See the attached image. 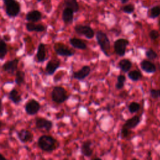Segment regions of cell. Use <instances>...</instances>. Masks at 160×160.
<instances>
[{
    "label": "cell",
    "instance_id": "6da1fadb",
    "mask_svg": "<svg viewBox=\"0 0 160 160\" xmlns=\"http://www.w3.org/2000/svg\"><path fill=\"white\" fill-rule=\"evenodd\" d=\"M58 141L49 135H42L38 140V146L42 151L51 152L58 146Z\"/></svg>",
    "mask_w": 160,
    "mask_h": 160
},
{
    "label": "cell",
    "instance_id": "7a4b0ae2",
    "mask_svg": "<svg viewBox=\"0 0 160 160\" xmlns=\"http://www.w3.org/2000/svg\"><path fill=\"white\" fill-rule=\"evenodd\" d=\"M96 39L101 50L107 57L109 56L108 51L110 48V41L108 35L102 31H98L95 34Z\"/></svg>",
    "mask_w": 160,
    "mask_h": 160
},
{
    "label": "cell",
    "instance_id": "3957f363",
    "mask_svg": "<svg viewBox=\"0 0 160 160\" xmlns=\"http://www.w3.org/2000/svg\"><path fill=\"white\" fill-rule=\"evenodd\" d=\"M5 6V12L9 18H15L20 12L21 6L16 0H2Z\"/></svg>",
    "mask_w": 160,
    "mask_h": 160
},
{
    "label": "cell",
    "instance_id": "277c9868",
    "mask_svg": "<svg viewBox=\"0 0 160 160\" xmlns=\"http://www.w3.org/2000/svg\"><path fill=\"white\" fill-rule=\"evenodd\" d=\"M51 96L52 101L58 104L63 103L69 98L66 89L61 86H55L51 91Z\"/></svg>",
    "mask_w": 160,
    "mask_h": 160
},
{
    "label": "cell",
    "instance_id": "5b68a950",
    "mask_svg": "<svg viewBox=\"0 0 160 160\" xmlns=\"http://www.w3.org/2000/svg\"><path fill=\"white\" fill-rule=\"evenodd\" d=\"M129 44L127 39L119 38L114 42V51L115 53L119 56L122 57L125 55L126 48Z\"/></svg>",
    "mask_w": 160,
    "mask_h": 160
},
{
    "label": "cell",
    "instance_id": "8992f818",
    "mask_svg": "<svg viewBox=\"0 0 160 160\" xmlns=\"http://www.w3.org/2000/svg\"><path fill=\"white\" fill-rule=\"evenodd\" d=\"M74 31L79 36H84L88 39H92L95 35L94 30L88 25L77 24L74 28Z\"/></svg>",
    "mask_w": 160,
    "mask_h": 160
},
{
    "label": "cell",
    "instance_id": "52a82bcc",
    "mask_svg": "<svg viewBox=\"0 0 160 160\" xmlns=\"http://www.w3.org/2000/svg\"><path fill=\"white\" fill-rule=\"evenodd\" d=\"M55 52L61 56L71 57L74 54V51H72L71 49L68 48L62 42H56L53 46Z\"/></svg>",
    "mask_w": 160,
    "mask_h": 160
},
{
    "label": "cell",
    "instance_id": "ba28073f",
    "mask_svg": "<svg viewBox=\"0 0 160 160\" xmlns=\"http://www.w3.org/2000/svg\"><path fill=\"white\" fill-rule=\"evenodd\" d=\"M41 105L39 102L34 99H29L24 106V110L27 114L33 116L36 114L40 110Z\"/></svg>",
    "mask_w": 160,
    "mask_h": 160
},
{
    "label": "cell",
    "instance_id": "9c48e42d",
    "mask_svg": "<svg viewBox=\"0 0 160 160\" xmlns=\"http://www.w3.org/2000/svg\"><path fill=\"white\" fill-rule=\"evenodd\" d=\"M35 126L38 129H45L48 131L52 129L53 123L51 121L46 118L38 117L35 119Z\"/></svg>",
    "mask_w": 160,
    "mask_h": 160
},
{
    "label": "cell",
    "instance_id": "30bf717a",
    "mask_svg": "<svg viewBox=\"0 0 160 160\" xmlns=\"http://www.w3.org/2000/svg\"><path fill=\"white\" fill-rule=\"evenodd\" d=\"M19 62V61L18 58L8 61L2 65V69L8 74H13L18 69Z\"/></svg>",
    "mask_w": 160,
    "mask_h": 160
},
{
    "label": "cell",
    "instance_id": "8fae6325",
    "mask_svg": "<svg viewBox=\"0 0 160 160\" xmlns=\"http://www.w3.org/2000/svg\"><path fill=\"white\" fill-rule=\"evenodd\" d=\"M91 71V68L89 66H84L78 71H74L72 73V77L74 79L79 81H82L87 78Z\"/></svg>",
    "mask_w": 160,
    "mask_h": 160
},
{
    "label": "cell",
    "instance_id": "7c38bea8",
    "mask_svg": "<svg viewBox=\"0 0 160 160\" xmlns=\"http://www.w3.org/2000/svg\"><path fill=\"white\" fill-rule=\"evenodd\" d=\"M61 61L58 59L49 60L45 68V74L46 75H53L56 71L60 67Z\"/></svg>",
    "mask_w": 160,
    "mask_h": 160
},
{
    "label": "cell",
    "instance_id": "4fadbf2b",
    "mask_svg": "<svg viewBox=\"0 0 160 160\" xmlns=\"http://www.w3.org/2000/svg\"><path fill=\"white\" fill-rule=\"evenodd\" d=\"M17 136L19 140L22 142H31L33 139V134L28 129H21L17 132Z\"/></svg>",
    "mask_w": 160,
    "mask_h": 160
},
{
    "label": "cell",
    "instance_id": "5bb4252c",
    "mask_svg": "<svg viewBox=\"0 0 160 160\" xmlns=\"http://www.w3.org/2000/svg\"><path fill=\"white\" fill-rule=\"evenodd\" d=\"M92 142L90 140H87L83 142L81 146V153L86 158H90L92 156L93 150L91 148Z\"/></svg>",
    "mask_w": 160,
    "mask_h": 160
},
{
    "label": "cell",
    "instance_id": "9a60e30c",
    "mask_svg": "<svg viewBox=\"0 0 160 160\" xmlns=\"http://www.w3.org/2000/svg\"><path fill=\"white\" fill-rule=\"evenodd\" d=\"M141 69L147 73H154L156 71V66L151 61L146 59H143L140 62Z\"/></svg>",
    "mask_w": 160,
    "mask_h": 160
},
{
    "label": "cell",
    "instance_id": "2e32d148",
    "mask_svg": "<svg viewBox=\"0 0 160 160\" xmlns=\"http://www.w3.org/2000/svg\"><path fill=\"white\" fill-rule=\"evenodd\" d=\"M74 11L69 8L66 7L62 11V19L64 24H71L73 21L74 18Z\"/></svg>",
    "mask_w": 160,
    "mask_h": 160
},
{
    "label": "cell",
    "instance_id": "e0dca14e",
    "mask_svg": "<svg viewBox=\"0 0 160 160\" xmlns=\"http://www.w3.org/2000/svg\"><path fill=\"white\" fill-rule=\"evenodd\" d=\"M42 18V14L38 10H32L29 11L26 14V20L28 22H36Z\"/></svg>",
    "mask_w": 160,
    "mask_h": 160
},
{
    "label": "cell",
    "instance_id": "ac0fdd59",
    "mask_svg": "<svg viewBox=\"0 0 160 160\" xmlns=\"http://www.w3.org/2000/svg\"><path fill=\"white\" fill-rule=\"evenodd\" d=\"M141 122V118L139 116H134L132 118L127 119L122 127L128 129H132L138 126Z\"/></svg>",
    "mask_w": 160,
    "mask_h": 160
},
{
    "label": "cell",
    "instance_id": "d6986e66",
    "mask_svg": "<svg viewBox=\"0 0 160 160\" xmlns=\"http://www.w3.org/2000/svg\"><path fill=\"white\" fill-rule=\"evenodd\" d=\"M36 58L38 62H43L46 59V45L44 43L39 44L36 53Z\"/></svg>",
    "mask_w": 160,
    "mask_h": 160
},
{
    "label": "cell",
    "instance_id": "ffe728a7",
    "mask_svg": "<svg viewBox=\"0 0 160 160\" xmlns=\"http://www.w3.org/2000/svg\"><path fill=\"white\" fill-rule=\"evenodd\" d=\"M26 29L29 32H43L46 29V26L42 24H36L34 22H29L26 24Z\"/></svg>",
    "mask_w": 160,
    "mask_h": 160
},
{
    "label": "cell",
    "instance_id": "44dd1931",
    "mask_svg": "<svg viewBox=\"0 0 160 160\" xmlns=\"http://www.w3.org/2000/svg\"><path fill=\"white\" fill-rule=\"evenodd\" d=\"M69 44L74 48L78 49H86L87 48V45L84 41L82 39L76 38H71L69 39Z\"/></svg>",
    "mask_w": 160,
    "mask_h": 160
},
{
    "label": "cell",
    "instance_id": "7402d4cb",
    "mask_svg": "<svg viewBox=\"0 0 160 160\" xmlns=\"http://www.w3.org/2000/svg\"><path fill=\"white\" fill-rule=\"evenodd\" d=\"M8 98L15 104H18L22 101L21 95L15 88H13L10 91L8 94Z\"/></svg>",
    "mask_w": 160,
    "mask_h": 160
},
{
    "label": "cell",
    "instance_id": "603a6c76",
    "mask_svg": "<svg viewBox=\"0 0 160 160\" xmlns=\"http://www.w3.org/2000/svg\"><path fill=\"white\" fill-rule=\"evenodd\" d=\"M118 67L122 72H128L132 67V62L127 58L122 59L118 62Z\"/></svg>",
    "mask_w": 160,
    "mask_h": 160
},
{
    "label": "cell",
    "instance_id": "cb8c5ba5",
    "mask_svg": "<svg viewBox=\"0 0 160 160\" xmlns=\"http://www.w3.org/2000/svg\"><path fill=\"white\" fill-rule=\"evenodd\" d=\"M25 72L21 70H18L15 74V83L17 85H21L24 82Z\"/></svg>",
    "mask_w": 160,
    "mask_h": 160
},
{
    "label": "cell",
    "instance_id": "d4e9b609",
    "mask_svg": "<svg viewBox=\"0 0 160 160\" xmlns=\"http://www.w3.org/2000/svg\"><path fill=\"white\" fill-rule=\"evenodd\" d=\"M64 4L66 7L69 8L76 12L79 9V6L77 0H64Z\"/></svg>",
    "mask_w": 160,
    "mask_h": 160
},
{
    "label": "cell",
    "instance_id": "484cf974",
    "mask_svg": "<svg viewBox=\"0 0 160 160\" xmlns=\"http://www.w3.org/2000/svg\"><path fill=\"white\" fill-rule=\"evenodd\" d=\"M128 77L132 81H138L142 78V74L141 72L138 70H132L128 72Z\"/></svg>",
    "mask_w": 160,
    "mask_h": 160
},
{
    "label": "cell",
    "instance_id": "4316f807",
    "mask_svg": "<svg viewBox=\"0 0 160 160\" xmlns=\"http://www.w3.org/2000/svg\"><path fill=\"white\" fill-rule=\"evenodd\" d=\"M8 53V46L6 41L1 39L0 41V59L3 60Z\"/></svg>",
    "mask_w": 160,
    "mask_h": 160
},
{
    "label": "cell",
    "instance_id": "83f0119b",
    "mask_svg": "<svg viewBox=\"0 0 160 160\" xmlns=\"http://www.w3.org/2000/svg\"><path fill=\"white\" fill-rule=\"evenodd\" d=\"M140 109V104L136 102H131L128 105V111L130 113L133 114L138 112Z\"/></svg>",
    "mask_w": 160,
    "mask_h": 160
},
{
    "label": "cell",
    "instance_id": "f1b7e54d",
    "mask_svg": "<svg viewBox=\"0 0 160 160\" xmlns=\"http://www.w3.org/2000/svg\"><path fill=\"white\" fill-rule=\"evenodd\" d=\"M160 15V6H155L152 7L150 10V18H156Z\"/></svg>",
    "mask_w": 160,
    "mask_h": 160
},
{
    "label": "cell",
    "instance_id": "f546056e",
    "mask_svg": "<svg viewBox=\"0 0 160 160\" xmlns=\"http://www.w3.org/2000/svg\"><path fill=\"white\" fill-rule=\"evenodd\" d=\"M146 57L149 60H154L158 58V54L151 48L148 49L145 52Z\"/></svg>",
    "mask_w": 160,
    "mask_h": 160
},
{
    "label": "cell",
    "instance_id": "4dcf8cb0",
    "mask_svg": "<svg viewBox=\"0 0 160 160\" xmlns=\"http://www.w3.org/2000/svg\"><path fill=\"white\" fill-rule=\"evenodd\" d=\"M122 11L125 13L131 14L134 11V6L131 4L125 5L122 8Z\"/></svg>",
    "mask_w": 160,
    "mask_h": 160
},
{
    "label": "cell",
    "instance_id": "1f68e13d",
    "mask_svg": "<svg viewBox=\"0 0 160 160\" xmlns=\"http://www.w3.org/2000/svg\"><path fill=\"white\" fill-rule=\"evenodd\" d=\"M149 94L151 98L152 99H158L160 98V89H151L149 91Z\"/></svg>",
    "mask_w": 160,
    "mask_h": 160
},
{
    "label": "cell",
    "instance_id": "d6a6232c",
    "mask_svg": "<svg viewBox=\"0 0 160 160\" xmlns=\"http://www.w3.org/2000/svg\"><path fill=\"white\" fill-rule=\"evenodd\" d=\"M149 38H151V40H155V39H158L159 37L160 34H159V33L158 32V31H156L155 29H153V30H151L149 32Z\"/></svg>",
    "mask_w": 160,
    "mask_h": 160
},
{
    "label": "cell",
    "instance_id": "836d02e7",
    "mask_svg": "<svg viewBox=\"0 0 160 160\" xmlns=\"http://www.w3.org/2000/svg\"><path fill=\"white\" fill-rule=\"evenodd\" d=\"M129 134H130L129 129H128L127 128H125L124 127L122 128L121 131V135L122 138H127L129 135Z\"/></svg>",
    "mask_w": 160,
    "mask_h": 160
},
{
    "label": "cell",
    "instance_id": "e575fe53",
    "mask_svg": "<svg viewBox=\"0 0 160 160\" xmlns=\"http://www.w3.org/2000/svg\"><path fill=\"white\" fill-rule=\"evenodd\" d=\"M117 80H118V82H122V83H124L126 82V76L123 74H119L118 76L117 77Z\"/></svg>",
    "mask_w": 160,
    "mask_h": 160
},
{
    "label": "cell",
    "instance_id": "d590c367",
    "mask_svg": "<svg viewBox=\"0 0 160 160\" xmlns=\"http://www.w3.org/2000/svg\"><path fill=\"white\" fill-rule=\"evenodd\" d=\"M122 4H125L129 1V0H120Z\"/></svg>",
    "mask_w": 160,
    "mask_h": 160
},
{
    "label": "cell",
    "instance_id": "8d00e7d4",
    "mask_svg": "<svg viewBox=\"0 0 160 160\" xmlns=\"http://www.w3.org/2000/svg\"><path fill=\"white\" fill-rule=\"evenodd\" d=\"M38 1H42V0H37Z\"/></svg>",
    "mask_w": 160,
    "mask_h": 160
}]
</instances>
